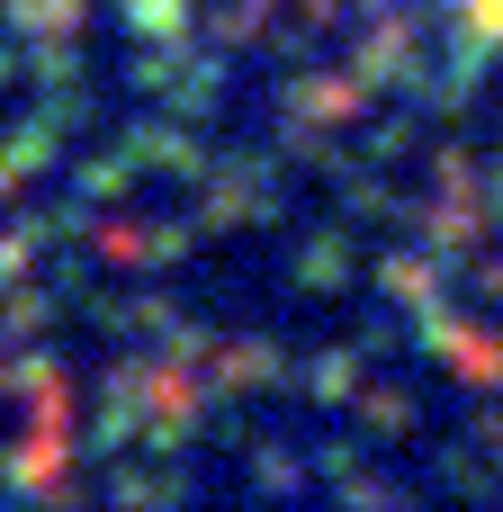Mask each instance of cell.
Here are the masks:
<instances>
[{
	"mask_svg": "<svg viewBox=\"0 0 503 512\" xmlns=\"http://www.w3.org/2000/svg\"><path fill=\"white\" fill-rule=\"evenodd\" d=\"M468 18H477V36H503V0H468Z\"/></svg>",
	"mask_w": 503,
	"mask_h": 512,
	"instance_id": "6da1fadb",
	"label": "cell"
}]
</instances>
